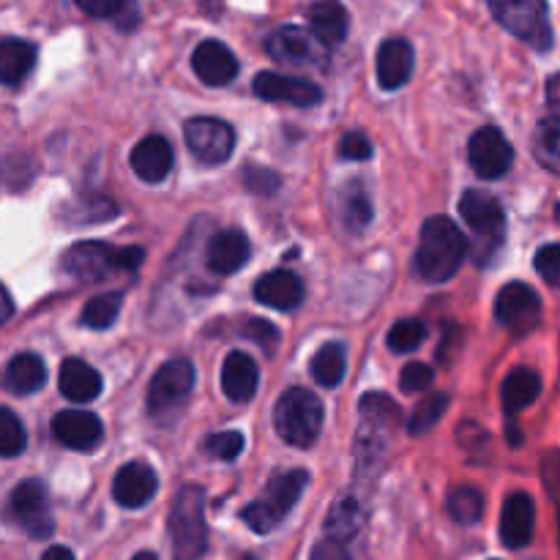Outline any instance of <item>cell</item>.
I'll return each instance as SVG.
<instances>
[{
  "label": "cell",
  "mask_w": 560,
  "mask_h": 560,
  "mask_svg": "<svg viewBox=\"0 0 560 560\" xmlns=\"http://www.w3.org/2000/svg\"><path fill=\"white\" fill-rule=\"evenodd\" d=\"M468 257V241L463 230L448 217H432L421 228L419 252H416V271L424 282H448Z\"/></svg>",
  "instance_id": "cell-1"
},
{
  "label": "cell",
  "mask_w": 560,
  "mask_h": 560,
  "mask_svg": "<svg viewBox=\"0 0 560 560\" xmlns=\"http://www.w3.org/2000/svg\"><path fill=\"white\" fill-rule=\"evenodd\" d=\"M167 528L175 560H200L206 556V492L200 487H184L175 495Z\"/></svg>",
  "instance_id": "cell-2"
},
{
  "label": "cell",
  "mask_w": 560,
  "mask_h": 560,
  "mask_svg": "<svg viewBox=\"0 0 560 560\" xmlns=\"http://www.w3.org/2000/svg\"><path fill=\"white\" fill-rule=\"evenodd\" d=\"M142 260L145 252L140 246L115 249L102 241H82L63 255V271L80 282H102L113 271H135Z\"/></svg>",
  "instance_id": "cell-3"
},
{
  "label": "cell",
  "mask_w": 560,
  "mask_h": 560,
  "mask_svg": "<svg viewBox=\"0 0 560 560\" xmlns=\"http://www.w3.org/2000/svg\"><path fill=\"white\" fill-rule=\"evenodd\" d=\"M306 481H310V474H306V470H284V474H277L266 485L262 495L241 512L244 523L249 525L255 534H271V530L293 512L295 501H299L301 492L306 490Z\"/></svg>",
  "instance_id": "cell-4"
},
{
  "label": "cell",
  "mask_w": 560,
  "mask_h": 560,
  "mask_svg": "<svg viewBox=\"0 0 560 560\" xmlns=\"http://www.w3.org/2000/svg\"><path fill=\"white\" fill-rule=\"evenodd\" d=\"M273 427L284 443L295 448H310L320 438L323 405L306 388H290L273 408Z\"/></svg>",
  "instance_id": "cell-5"
},
{
  "label": "cell",
  "mask_w": 560,
  "mask_h": 560,
  "mask_svg": "<svg viewBox=\"0 0 560 560\" xmlns=\"http://www.w3.org/2000/svg\"><path fill=\"white\" fill-rule=\"evenodd\" d=\"M490 9L512 36L523 38L539 52H547L556 42L547 0H490Z\"/></svg>",
  "instance_id": "cell-6"
},
{
  "label": "cell",
  "mask_w": 560,
  "mask_h": 560,
  "mask_svg": "<svg viewBox=\"0 0 560 560\" xmlns=\"http://www.w3.org/2000/svg\"><path fill=\"white\" fill-rule=\"evenodd\" d=\"M266 49L277 63L301 66V69H326L328 66V47L317 42L306 27H279L268 36Z\"/></svg>",
  "instance_id": "cell-7"
},
{
  "label": "cell",
  "mask_w": 560,
  "mask_h": 560,
  "mask_svg": "<svg viewBox=\"0 0 560 560\" xmlns=\"http://www.w3.org/2000/svg\"><path fill=\"white\" fill-rule=\"evenodd\" d=\"M191 388H195V366L184 359L167 361L153 375L151 392H148V410H151L153 419L175 413L189 399Z\"/></svg>",
  "instance_id": "cell-8"
},
{
  "label": "cell",
  "mask_w": 560,
  "mask_h": 560,
  "mask_svg": "<svg viewBox=\"0 0 560 560\" xmlns=\"http://www.w3.org/2000/svg\"><path fill=\"white\" fill-rule=\"evenodd\" d=\"M9 509L11 517L16 520V525H20L27 536H33V539H47V536H52L55 520L52 509H49V495L47 490H44L42 481H22V485L11 492Z\"/></svg>",
  "instance_id": "cell-9"
},
{
  "label": "cell",
  "mask_w": 560,
  "mask_h": 560,
  "mask_svg": "<svg viewBox=\"0 0 560 560\" xmlns=\"http://www.w3.org/2000/svg\"><path fill=\"white\" fill-rule=\"evenodd\" d=\"M186 145L195 153L197 162L202 164H222L228 162L235 148L233 126L219 118H191L186 124Z\"/></svg>",
  "instance_id": "cell-10"
},
{
  "label": "cell",
  "mask_w": 560,
  "mask_h": 560,
  "mask_svg": "<svg viewBox=\"0 0 560 560\" xmlns=\"http://www.w3.org/2000/svg\"><path fill=\"white\" fill-rule=\"evenodd\" d=\"M468 159L470 167L487 180L503 178L514 164V148L512 142L503 137L501 129L495 126H485L476 131L468 142Z\"/></svg>",
  "instance_id": "cell-11"
},
{
  "label": "cell",
  "mask_w": 560,
  "mask_h": 560,
  "mask_svg": "<svg viewBox=\"0 0 560 560\" xmlns=\"http://www.w3.org/2000/svg\"><path fill=\"white\" fill-rule=\"evenodd\" d=\"M495 317L517 334L534 331L541 323V301L525 282H509L495 299Z\"/></svg>",
  "instance_id": "cell-12"
},
{
  "label": "cell",
  "mask_w": 560,
  "mask_h": 560,
  "mask_svg": "<svg viewBox=\"0 0 560 560\" xmlns=\"http://www.w3.org/2000/svg\"><path fill=\"white\" fill-rule=\"evenodd\" d=\"M252 91L257 93L266 102L277 104H293V107H315L317 102H323V91L310 80H301V77H288L277 74V71H260L252 82Z\"/></svg>",
  "instance_id": "cell-13"
},
{
  "label": "cell",
  "mask_w": 560,
  "mask_h": 560,
  "mask_svg": "<svg viewBox=\"0 0 560 560\" xmlns=\"http://www.w3.org/2000/svg\"><path fill=\"white\" fill-rule=\"evenodd\" d=\"M459 213L474 228V233L485 235L487 241H501L506 233V211H503L501 200L479 189H468L459 200Z\"/></svg>",
  "instance_id": "cell-14"
},
{
  "label": "cell",
  "mask_w": 560,
  "mask_h": 560,
  "mask_svg": "<svg viewBox=\"0 0 560 560\" xmlns=\"http://www.w3.org/2000/svg\"><path fill=\"white\" fill-rule=\"evenodd\" d=\"M536 503L528 492H512L503 503L501 539L509 550H523L534 541Z\"/></svg>",
  "instance_id": "cell-15"
},
{
  "label": "cell",
  "mask_w": 560,
  "mask_h": 560,
  "mask_svg": "<svg viewBox=\"0 0 560 560\" xmlns=\"http://www.w3.org/2000/svg\"><path fill=\"white\" fill-rule=\"evenodd\" d=\"M52 435L55 441L63 443L66 448H74V452H91L102 443L104 427L88 410H63L52 419Z\"/></svg>",
  "instance_id": "cell-16"
},
{
  "label": "cell",
  "mask_w": 560,
  "mask_h": 560,
  "mask_svg": "<svg viewBox=\"0 0 560 560\" xmlns=\"http://www.w3.org/2000/svg\"><path fill=\"white\" fill-rule=\"evenodd\" d=\"M191 69L200 77L206 85L222 88L238 77V60L230 52L228 44L217 42V38H208L191 55Z\"/></svg>",
  "instance_id": "cell-17"
},
{
  "label": "cell",
  "mask_w": 560,
  "mask_h": 560,
  "mask_svg": "<svg viewBox=\"0 0 560 560\" xmlns=\"http://www.w3.org/2000/svg\"><path fill=\"white\" fill-rule=\"evenodd\" d=\"M159 479L153 474L151 465L145 463H129L115 474L113 481V498L124 509H140L156 495Z\"/></svg>",
  "instance_id": "cell-18"
},
{
  "label": "cell",
  "mask_w": 560,
  "mask_h": 560,
  "mask_svg": "<svg viewBox=\"0 0 560 560\" xmlns=\"http://www.w3.org/2000/svg\"><path fill=\"white\" fill-rule=\"evenodd\" d=\"M252 246L241 230H222L208 241L206 262L213 273L219 277H230V273L241 271L249 262Z\"/></svg>",
  "instance_id": "cell-19"
},
{
  "label": "cell",
  "mask_w": 560,
  "mask_h": 560,
  "mask_svg": "<svg viewBox=\"0 0 560 560\" xmlns=\"http://www.w3.org/2000/svg\"><path fill=\"white\" fill-rule=\"evenodd\" d=\"M413 47L405 38H388L377 49V82L383 91H397L413 74Z\"/></svg>",
  "instance_id": "cell-20"
},
{
  "label": "cell",
  "mask_w": 560,
  "mask_h": 560,
  "mask_svg": "<svg viewBox=\"0 0 560 560\" xmlns=\"http://www.w3.org/2000/svg\"><path fill=\"white\" fill-rule=\"evenodd\" d=\"M255 299L271 310L290 312L304 301V282L293 271L262 273L255 284Z\"/></svg>",
  "instance_id": "cell-21"
},
{
  "label": "cell",
  "mask_w": 560,
  "mask_h": 560,
  "mask_svg": "<svg viewBox=\"0 0 560 560\" xmlns=\"http://www.w3.org/2000/svg\"><path fill=\"white\" fill-rule=\"evenodd\" d=\"M173 145H170L164 137L151 135L142 142H137V148L131 151V170H135L145 184H159V180L167 178V173L173 170Z\"/></svg>",
  "instance_id": "cell-22"
},
{
  "label": "cell",
  "mask_w": 560,
  "mask_h": 560,
  "mask_svg": "<svg viewBox=\"0 0 560 560\" xmlns=\"http://www.w3.org/2000/svg\"><path fill=\"white\" fill-rule=\"evenodd\" d=\"M257 386H260V372H257V364L252 361V355L233 350L224 359L222 366V388L228 394V399H233V402H249L257 394Z\"/></svg>",
  "instance_id": "cell-23"
},
{
  "label": "cell",
  "mask_w": 560,
  "mask_h": 560,
  "mask_svg": "<svg viewBox=\"0 0 560 560\" xmlns=\"http://www.w3.org/2000/svg\"><path fill=\"white\" fill-rule=\"evenodd\" d=\"M350 16L339 0H320L310 9V33L326 47H337L348 38Z\"/></svg>",
  "instance_id": "cell-24"
},
{
  "label": "cell",
  "mask_w": 560,
  "mask_h": 560,
  "mask_svg": "<svg viewBox=\"0 0 560 560\" xmlns=\"http://www.w3.org/2000/svg\"><path fill=\"white\" fill-rule=\"evenodd\" d=\"M60 392L71 402H93L102 394V375L88 361L66 359L60 366Z\"/></svg>",
  "instance_id": "cell-25"
},
{
  "label": "cell",
  "mask_w": 560,
  "mask_h": 560,
  "mask_svg": "<svg viewBox=\"0 0 560 560\" xmlns=\"http://www.w3.org/2000/svg\"><path fill=\"white\" fill-rule=\"evenodd\" d=\"M44 383H47V370H44V361L33 353L14 355L3 372V388L16 397L36 394Z\"/></svg>",
  "instance_id": "cell-26"
},
{
  "label": "cell",
  "mask_w": 560,
  "mask_h": 560,
  "mask_svg": "<svg viewBox=\"0 0 560 560\" xmlns=\"http://www.w3.org/2000/svg\"><path fill=\"white\" fill-rule=\"evenodd\" d=\"M36 66V47L22 38L0 42V85H20Z\"/></svg>",
  "instance_id": "cell-27"
},
{
  "label": "cell",
  "mask_w": 560,
  "mask_h": 560,
  "mask_svg": "<svg viewBox=\"0 0 560 560\" xmlns=\"http://www.w3.org/2000/svg\"><path fill=\"white\" fill-rule=\"evenodd\" d=\"M539 392H541V377L536 375L534 370L520 366V370H514L512 375L503 381V394H501L503 408H506V413H520V410L536 402Z\"/></svg>",
  "instance_id": "cell-28"
},
{
  "label": "cell",
  "mask_w": 560,
  "mask_h": 560,
  "mask_svg": "<svg viewBox=\"0 0 560 560\" xmlns=\"http://www.w3.org/2000/svg\"><path fill=\"white\" fill-rule=\"evenodd\" d=\"M345 370H348V350L342 342H328L312 355V377L323 388H334L342 383Z\"/></svg>",
  "instance_id": "cell-29"
},
{
  "label": "cell",
  "mask_w": 560,
  "mask_h": 560,
  "mask_svg": "<svg viewBox=\"0 0 560 560\" xmlns=\"http://www.w3.org/2000/svg\"><path fill=\"white\" fill-rule=\"evenodd\" d=\"M361 528V509L359 503L353 501L350 495L337 498V503L331 506L326 520V534L331 541H339L345 545L348 539H353Z\"/></svg>",
  "instance_id": "cell-30"
},
{
  "label": "cell",
  "mask_w": 560,
  "mask_h": 560,
  "mask_svg": "<svg viewBox=\"0 0 560 560\" xmlns=\"http://www.w3.org/2000/svg\"><path fill=\"white\" fill-rule=\"evenodd\" d=\"M534 151L541 167L550 170V173H558L560 170V118L556 113L547 115V118L539 124V129H536Z\"/></svg>",
  "instance_id": "cell-31"
},
{
  "label": "cell",
  "mask_w": 560,
  "mask_h": 560,
  "mask_svg": "<svg viewBox=\"0 0 560 560\" xmlns=\"http://www.w3.org/2000/svg\"><path fill=\"white\" fill-rule=\"evenodd\" d=\"M120 304H124V295L120 293H102L96 299H91L82 310L80 323L93 331H104V328L113 326L120 315Z\"/></svg>",
  "instance_id": "cell-32"
},
{
  "label": "cell",
  "mask_w": 560,
  "mask_h": 560,
  "mask_svg": "<svg viewBox=\"0 0 560 560\" xmlns=\"http://www.w3.org/2000/svg\"><path fill=\"white\" fill-rule=\"evenodd\" d=\"M118 213L115 202L104 195H85V197H77L71 202V208L66 211V217H74L71 224H96V222H107Z\"/></svg>",
  "instance_id": "cell-33"
},
{
  "label": "cell",
  "mask_w": 560,
  "mask_h": 560,
  "mask_svg": "<svg viewBox=\"0 0 560 560\" xmlns=\"http://www.w3.org/2000/svg\"><path fill=\"white\" fill-rule=\"evenodd\" d=\"M446 408H448V397L441 392L421 399V402L413 408V413H410V421H408L410 435H424V432H430L432 427L443 419Z\"/></svg>",
  "instance_id": "cell-34"
},
{
  "label": "cell",
  "mask_w": 560,
  "mask_h": 560,
  "mask_svg": "<svg viewBox=\"0 0 560 560\" xmlns=\"http://www.w3.org/2000/svg\"><path fill=\"white\" fill-rule=\"evenodd\" d=\"M448 512L459 525H476L485 514V498L474 487H457L448 495Z\"/></svg>",
  "instance_id": "cell-35"
},
{
  "label": "cell",
  "mask_w": 560,
  "mask_h": 560,
  "mask_svg": "<svg viewBox=\"0 0 560 560\" xmlns=\"http://www.w3.org/2000/svg\"><path fill=\"white\" fill-rule=\"evenodd\" d=\"M342 219L353 233H359L372 222V200L361 186H348L342 191Z\"/></svg>",
  "instance_id": "cell-36"
},
{
  "label": "cell",
  "mask_w": 560,
  "mask_h": 560,
  "mask_svg": "<svg viewBox=\"0 0 560 560\" xmlns=\"http://www.w3.org/2000/svg\"><path fill=\"white\" fill-rule=\"evenodd\" d=\"M361 413H364V421L370 430L375 427V430L388 432L399 421L397 402H392V399L383 397V394H370V397L361 399Z\"/></svg>",
  "instance_id": "cell-37"
},
{
  "label": "cell",
  "mask_w": 560,
  "mask_h": 560,
  "mask_svg": "<svg viewBox=\"0 0 560 560\" xmlns=\"http://www.w3.org/2000/svg\"><path fill=\"white\" fill-rule=\"evenodd\" d=\"M427 337V328L419 317H405V320H397L388 331V348L394 353H413Z\"/></svg>",
  "instance_id": "cell-38"
},
{
  "label": "cell",
  "mask_w": 560,
  "mask_h": 560,
  "mask_svg": "<svg viewBox=\"0 0 560 560\" xmlns=\"http://www.w3.org/2000/svg\"><path fill=\"white\" fill-rule=\"evenodd\" d=\"M27 435L22 421L9 408H0V457H16L25 452Z\"/></svg>",
  "instance_id": "cell-39"
},
{
  "label": "cell",
  "mask_w": 560,
  "mask_h": 560,
  "mask_svg": "<svg viewBox=\"0 0 560 560\" xmlns=\"http://www.w3.org/2000/svg\"><path fill=\"white\" fill-rule=\"evenodd\" d=\"M202 448H206V454H211L213 459L233 463V459L244 452V435H241V432H217V435L206 438Z\"/></svg>",
  "instance_id": "cell-40"
},
{
  "label": "cell",
  "mask_w": 560,
  "mask_h": 560,
  "mask_svg": "<svg viewBox=\"0 0 560 560\" xmlns=\"http://www.w3.org/2000/svg\"><path fill=\"white\" fill-rule=\"evenodd\" d=\"M432 381H435L432 366L421 364V361H413V364L405 366L402 375H399V388H402L405 394H419V392H427V388L432 386Z\"/></svg>",
  "instance_id": "cell-41"
},
{
  "label": "cell",
  "mask_w": 560,
  "mask_h": 560,
  "mask_svg": "<svg viewBox=\"0 0 560 560\" xmlns=\"http://www.w3.org/2000/svg\"><path fill=\"white\" fill-rule=\"evenodd\" d=\"M536 271L541 273L550 288H556L560 282V246L558 244H547L541 246L539 255H536Z\"/></svg>",
  "instance_id": "cell-42"
},
{
  "label": "cell",
  "mask_w": 560,
  "mask_h": 560,
  "mask_svg": "<svg viewBox=\"0 0 560 560\" xmlns=\"http://www.w3.org/2000/svg\"><path fill=\"white\" fill-rule=\"evenodd\" d=\"M339 156L350 159V162H364L372 156V142L364 131H348L339 142Z\"/></svg>",
  "instance_id": "cell-43"
},
{
  "label": "cell",
  "mask_w": 560,
  "mask_h": 560,
  "mask_svg": "<svg viewBox=\"0 0 560 560\" xmlns=\"http://www.w3.org/2000/svg\"><path fill=\"white\" fill-rule=\"evenodd\" d=\"M241 334H244V337H249V339H255V342L260 345L266 353H271L273 345L279 342L277 328H273L271 323H266V320H246V326L241 328Z\"/></svg>",
  "instance_id": "cell-44"
},
{
  "label": "cell",
  "mask_w": 560,
  "mask_h": 560,
  "mask_svg": "<svg viewBox=\"0 0 560 560\" xmlns=\"http://www.w3.org/2000/svg\"><path fill=\"white\" fill-rule=\"evenodd\" d=\"M80 5V11H85L88 16H96V20H109V16L124 14L126 3L129 0H74Z\"/></svg>",
  "instance_id": "cell-45"
},
{
  "label": "cell",
  "mask_w": 560,
  "mask_h": 560,
  "mask_svg": "<svg viewBox=\"0 0 560 560\" xmlns=\"http://www.w3.org/2000/svg\"><path fill=\"white\" fill-rule=\"evenodd\" d=\"M246 186L252 191H260V195H271L273 189H279V178L271 173V170H252L246 167Z\"/></svg>",
  "instance_id": "cell-46"
},
{
  "label": "cell",
  "mask_w": 560,
  "mask_h": 560,
  "mask_svg": "<svg viewBox=\"0 0 560 560\" xmlns=\"http://www.w3.org/2000/svg\"><path fill=\"white\" fill-rule=\"evenodd\" d=\"M312 560H353L350 558L348 547L339 545V541H331V539H323L320 545H315V550H312Z\"/></svg>",
  "instance_id": "cell-47"
},
{
  "label": "cell",
  "mask_w": 560,
  "mask_h": 560,
  "mask_svg": "<svg viewBox=\"0 0 560 560\" xmlns=\"http://www.w3.org/2000/svg\"><path fill=\"white\" fill-rule=\"evenodd\" d=\"M11 315H14V301H11L9 290L0 284V326H5Z\"/></svg>",
  "instance_id": "cell-48"
},
{
  "label": "cell",
  "mask_w": 560,
  "mask_h": 560,
  "mask_svg": "<svg viewBox=\"0 0 560 560\" xmlns=\"http://www.w3.org/2000/svg\"><path fill=\"white\" fill-rule=\"evenodd\" d=\"M42 560H74V556H71V550H66V547H49Z\"/></svg>",
  "instance_id": "cell-49"
},
{
  "label": "cell",
  "mask_w": 560,
  "mask_h": 560,
  "mask_svg": "<svg viewBox=\"0 0 560 560\" xmlns=\"http://www.w3.org/2000/svg\"><path fill=\"white\" fill-rule=\"evenodd\" d=\"M547 93H550V104L552 107H558V77H550V88H547Z\"/></svg>",
  "instance_id": "cell-50"
},
{
  "label": "cell",
  "mask_w": 560,
  "mask_h": 560,
  "mask_svg": "<svg viewBox=\"0 0 560 560\" xmlns=\"http://www.w3.org/2000/svg\"><path fill=\"white\" fill-rule=\"evenodd\" d=\"M131 560H156V556H153V552H137Z\"/></svg>",
  "instance_id": "cell-51"
},
{
  "label": "cell",
  "mask_w": 560,
  "mask_h": 560,
  "mask_svg": "<svg viewBox=\"0 0 560 560\" xmlns=\"http://www.w3.org/2000/svg\"><path fill=\"white\" fill-rule=\"evenodd\" d=\"M241 560H257V558H252V556H246V558H241Z\"/></svg>",
  "instance_id": "cell-52"
}]
</instances>
